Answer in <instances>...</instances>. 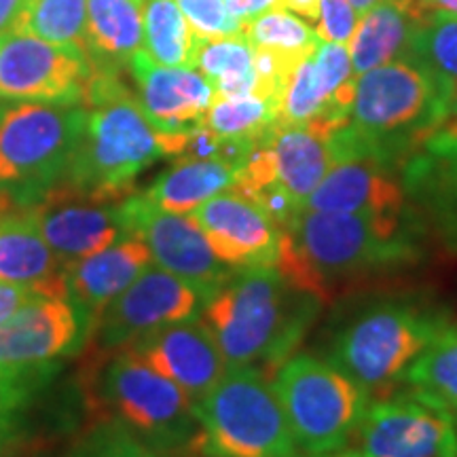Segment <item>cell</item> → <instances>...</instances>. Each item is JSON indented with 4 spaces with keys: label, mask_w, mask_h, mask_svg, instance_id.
Masks as SVG:
<instances>
[{
    "label": "cell",
    "mask_w": 457,
    "mask_h": 457,
    "mask_svg": "<svg viewBox=\"0 0 457 457\" xmlns=\"http://www.w3.org/2000/svg\"><path fill=\"white\" fill-rule=\"evenodd\" d=\"M85 119L64 180L51 193L119 202L131 182L163 157H179L185 136L153 128L138 96L119 74L91 72L83 96Z\"/></svg>",
    "instance_id": "cell-1"
},
{
    "label": "cell",
    "mask_w": 457,
    "mask_h": 457,
    "mask_svg": "<svg viewBox=\"0 0 457 457\" xmlns=\"http://www.w3.org/2000/svg\"><path fill=\"white\" fill-rule=\"evenodd\" d=\"M424 222L370 214L301 210L282 228L278 270L322 301L330 286L420 259Z\"/></svg>",
    "instance_id": "cell-2"
},
{
    "label": "cell",
    "mask_w": 457,
    "mask_h": 457,
    "mask_svg": "<svg viewBox=\"0 0 457 457\" xmlns=\"http://www.w3.org/2000/svg\"><path fill=\"white\" fill-rule=\"evenodd\" d=\"M451 111V91L409 57L373 68L358 74L350 123L333 134L337 157H375L403 168L447 125Z\"/></svg>",
    "instance_id": "cell-3"
},
{
    "label": "cell",
    "mask_w": 457,
    "mask_h": 457,
    "mask_svg": "<svg viewBox=\"0 0 457 457\" xmlns=\"http://www.w3.org/2000/svg\"><path fill=\"white\" fill-rule=\"evenodd\" d=\"M322 305L296 288L278 267L233 271L204 307V322L219 341L228 367L265 375L293 356Z\"/></svg>",
    "instance_id": "cell-4"
},
{
    "label": "cell",
    "mask_w": 457,
    "mask_h": 457,
    "mask_svg": "<svg viewBox=\"0 0 457 457\" xmlns=\"http://www.w3.org/2000/svg\"><path fill=\"white\" fill-rule=\"evenodd\" d=\"M83 119V104L0 102V197L11 208L41 204L64 180Z\"/></svg>",
    "instance_id": "cell-5"
},
{
    "label": "cell",
    "mask_w": 457,
    "mask_h": 457,
    "mask_svg": "<svg viewBox=\"0 0 457 457\" xmlns=\"http://www.w3.org/2000/svg\"><path fill=\"white\" fill-rule=\"evenodd\" d=\"M445 320L407 301H384L360 310L328 347V362L343 370L369 396L407 379L411 364L430 345Z\"/></svg>",
    "instance_id": "cell-6"
},
{
    "label": "cell",
    "mask_w": 457,
    "mask_h": 457,
    "mask_svg": "<svg viewBox=\"0 0 457 457\" xmlns=\"http://www.w3.org/2000/svg\"><path fill=\"white\" fill-rule=\"evenodd\" d=\"M204 457H301L278 394L262 370L228 367L195 403Z\"/></svg>",
    "instance_id": "cell-7"
},
{
    "label": "cell",
    "mask_w": 457,
    "mask_h": 457,
    "mask_svg": "<svg viewBox=\"0 0 457 457\" xmlns=\"http://www.w3.org/2000/svg\"><path fill=\"white\" fill-rule=\"evenodd\" d=\"M273 390L296 445L312 457L345 449L370 404L356 381L312 353L286 360L273 375Z\"/></svg>",
    "instance_id": "cell-8"
},
{
    "label": "cell",
    "mask_w": 457,
    "mask_h": 457,
    "mask_svg": "<svg viewBox=\"0 0 457 457\" xmlns=\"http://www.w3.org/2000/svg\"><path fill=\"white\" fill-rule=\"evenodd\" d=\"M102 398L121 426L165 455H202L195 403L134 352L121 350L102 375ZM204 457V455H202Z\"/></svg>",
    "instance_id": "cell-9"
},
{
    "label": "cell",
    "mask_w": 457,
    "mask_h": 457,
    "mask_svg": "<svg viewBox=\"0 0 457 457\" xmlns=\"http://www.w3.org/2000/svg\"><path fill=\"white\" fill-rule=\"evenodd\" d=\"M91 72L89 57L81 49L15 28L0 34V100L83 104Z\"/></svg>",
    "instance_id": "cell-10"
},
{
    "label": "cell",
    "mask_w": 457,
    "mask_h": 457,
    "mask_svg": "<svg viewBox=\"0 0 457 457\" xmlns=\"http://www.w3.org/2000/svg\"><path fill=\"white\" fill-rule=\"evenodd\" d=\"M210 295L155 262L148 265L96 324L104 350H123L153 330L202 318Z\"/></svg>",
    "instance_id": "cell-11"
},
{
    "label": "cell",
    "mask_w": 457,
    "mask_h": 457,
    "mask_svg": "<svg viewBox=\"0 0 457 457\" xmlns=\"http://www.w3.org/2000/svg\"><path fill=\"white\" fill-rule=\"evenodd\" d=\"M356 79L350 47L320 41L312 55L293 68L286 81L279 123L313 125L337 131L350 123Z\"/></svg>",
    "instance_id": "cell-12"
},
{
    "label": "cell",
    "mask_w": 457,
    "mask_h": 457,
    "mask_svg": "<svg viewBox=\"0 0 457 457\" xmlns=\"http://www.w3.org/2000/svg\"><path fill=\"white\" fill-rule=\"evenodd\" d=\"M123 204L134 233L145 239L157 267L187 279L210 296L233 273L214 254L191 214L168 212L145 195H128Z\"/></svg>",
    "instance_id": "cell-13"
},
{
    "label": "cell",
    "mask_w": 457,
    "mask_h": 457,
    "mask_svg": "<svg viewBox=\"0 0 457 457\" xmlns=\"http://www.w3.org/2000/svg\"><path fill=\"white\" fill-rule=\"evenodd\" d=\"M364 457H455L457 426L413 394L369 404L358 430Z\"/></svg>",
    "instance_id": "cell-14"
},
{
    "label": "cell",
    "mask_w": 457,
    "mask_h": 457,
    "mask_svg": "<svg viewBox=\"0 0 457 457\" xmlns=\"http://www.w3.org/2000/svg\"><path fill=\"white\" fill-rule=\"evenodd\" d=\"M38 231L66 267L136 236L123 202H98L49 193L28 208Z\"/></svg>",
    "instance_id": "cell-15"
},
{
    "label": "cell",
    "mask_w": 457,
    "mask_h": 457,
    "mask_svg": "<svg viewBox=\"0 0 457 457\" xmlns=\"http://www.w3.org/2000/svg\"><path fill=\"white\" fill-rule=\"evenodd\" d=\"M191 219L204 231L214 254L231 270L276 267L282 228L270 214L242 193H220L193 210Z\"/></svg>",
    "instance_id": "cell-16"
},
{
    "label": "cell",
    "mask_w": 457,
    "mask_h": 457,
    "mask_svg": "<svg viewBox=\"0 0 457 457\" xmlns=\"http://www.w3.org/2000/svg\"><path fill=\"white\" fill-rule=\"evenodd\" d=\"M94 322L68 299H34L0 324V364L60 362L81 352Z\"/></svg>",
    "instance_id": "cell-17"
},
{
    "label": "cell",
    "mask_w": 457,
    "mask_h": 457,
    "mask_svg": "<svg viewBox=\"0 0 457 457\" xmlns=\"http://www.w3.org/2000/svg\"><path fill=\"white\" fill-rule=\"evenodd\" d=\"M123 350L134 352L174 381L193 403L208 396L227 373L219 341L202 318L153 330Z\"/></svg>",
    "instance_id": "cell-18"
},
{
    "label": "cell",
    "mask_w": 457,
    "mask_h": 457,
    "mask_svg": "<svg viewBox=\"0 0 457 457\" xmlns=\"http://www.w3.org/2000/svg\"><path fill=\"white\" fill-rule=\"evenodd\" d=\"M303 210L407 219L417 214L403 182V168L375 157L343 159L320 182Z\"/></svg>",
    "instance_id": "cell-19"
},
{
    "label": "cell",
    "mask_w": 457,
    "mask_h": 457,
    "mask_svg": "<svg viewBox=\"0 0 457 457\" xmlns=\"http://www.w3.org/2000/svg\"><path fill=\"white\" fill-rule=\"evenodd\" d=\"M129 72L138 85V102L153 128L180 136L204 123L214 87L195 68L159 66L142 54L131 57Z\"/></svg>",
    "instance_id": "cell-20"
},
{
    "label": "cell",
    "mask_w": 457,
    "mask_h": 457,
    "mask_svg": "<svg viewBox=\"0 0 457 457\" xmlns=\"http://www.w3.org/2000/svg\"><path fill=\"white\" fill-rule=\"evenodd\" d=\"M403 182L421 222L457 248V128L438 129L403 165Z\"/></svg>",
    "instance_id": "cell-21"
},
{
    "label": "cell",
    "mask_w": 457,
    "mask_h": 457,
    "mask_svg": "<svg viewBox=\"0 0 457 457\" xmlns=\"http://www.w3.org/2000/svg\"><path fill=\"white\" fill-rule=\"evenodd\" d=\"M66 271L30 210L0 212V282L24 286L45 299H66Z\"/></svg>",
    "instance_id": "cell-22"
},
{
    "label": "cell",
    "mask_w": 457,
    "mask_h": 457,
    "mask_svg": "<svg viewBox=\"0 0 457 457\" xmlns=\"http://www.w3.org/2000/svg\"><path fill=\"white\" fill-rule=\"evenodd\" d=\"M153 265V256L145 239L131 236L123 242L74 262L66 271V299L87 313L96 324L111 303L128 286Z\"/></svg>",
    "instance_id": "cell-23"
},
{
    "label": "cell",
    "mask_w": 457,
    "mask_h": 457,
    "mask_svg": "<svg viewBox=\"0 0 457 457\" xmlns=\"http://www.w3.org/2000/svg\"><path fill=\"white\" fill-rule=\"evenodd\" d=\"M145 0H87L85 54L91 68L114 72L129 66L142 49Z\"/></svg>",
    "instance_id": "cell-24"
},
{
    "label": "cell",
    "mask_w": 457,
    "mask_h": 457,
    "mask_svg": "<svg viewBox=\"0 0 457 457\" xmlns=\"http://www.w3.org/2000/svg\"><path fill=\"white\" fill-rule=\"evenodd\" d=\"M239 170L222 159H176L142 195L168 212L191 214L208 199L236 188Z\"/></svg>",
    "instance_id": "cell-25"
},
{
    "label": "cell",
    "mask_w": 457,
    "mask_h": 457,
    "mask_svg": "<svg viewBox=\"0 0 457 457\" xmlns=\"http://www.w3.org/2000/svg\"><path fill=\"white\" fill-rule=\"evenodd\" d=\"M417 17L420 15L415 13L411 0H386L360 17L356 32L347 45L353 72L364 74L390 62L404 60Z\"/></svg>",
    "instance_id": "cell-26"
},
{
    "label": "cell",
    "mask_w": 457,
    "mask_h": 457,
    "mask_svg": "<svg viewBox=\"0 0 457 457\" xmlns=\"http://www.w3.org/2000/svg\"><path fill=\"white\" fill-rule=\"evenodd\" d=\"M411 394L447 413L457 426V324H445L411 364Z\"/></svg>",
    "instance_id": "cell-27"
},
{
    "label": "cell",
    "mask_w": 457,
    "mask_h": 457,
    "mask_svg": "<svg viewBox=\"0 0 457 457\" xmlns=\"http://www.w3.org/2000/svg\"><path fill=\"white\" fill-rule=\"evenodd\" d=\"M199 38L176 0H145L142 54L159 66L195 68Z\"/></svg>",
    "instance_id": "cell-28"
},
{
    "label": "cell",
    "mask_w": 457,
    "mask_h": 457,
    "mask_svg": "<svg viewBox=\"0 0 457 457\" xmlns=\"http://www.w3.org/2000/svg\"><path fill=\"white\" fill-rule=\"evenodd\" d=\"M195 68L208 79L219 98L259 96L254 49L245 41L244 32L199 43Z\"/></svg>",
    "instance_id": "cell-29"
},
{
    "label": "cell",
    "mask_w": 457,
    "mask_h": 457,
    "mask_svg": "<svg viewBox=\"0 0 457 457\" xmlns=\"http://www.w3.org/2000/svg\"><path fill=\"white\" fill-rule=\"evenodd\" d=\"M409 60L424 66L428 72L457 98V15L447 11H426L417 17L411 34Z\"/></svg>",
    "instance_id": "cell-30"
},
{
    "label": "cell",
    "mask_w": 457,
    "mask_h": 457,
    "mask_svg": "<svg viewBox=\"0 0 457 457\" xmlns=\"http://www.w3.org/2000/svg\"><path fill=\"white\" fill-rule=\"evenodd\" d=\"M57 369V362L0 364V451L17 441L32 400L49 386Z\"/></svg>",
    "instance_id": "cell-31"
},
{
    "label": "cell",
    "mask_w": 457,
    "mask_h": 457,
    "mask_svg": "<svg viewBox=\"0 0 457 457\" xmlns=\"http://www.w3.org/2000/svg\"><path fill=\"white\" fill-rule=\"evenodd\" d=\"M278 121L279 102L261 96H244V98L214 96L204 117L205 128L212 129L220 138L242 140L250 145H259Z\"/></svg>",
    "instance_id": "cell-32"
},
{
    "label": "cell",
    "mask_w": 457,
    "mask_h": 457,
    "mask_svg": "<svg viewBox=\"0 0 457 457\" xmlns=\"http://www.w3.org/2000/svg\"><path fill=\"white\" fill-rule=\"evenodd\" d=\"M87 0H26L11 28L85 51Z\"/></svg>",
    "instance_id": "cell-33"
},
{
    "label": "cell",
    "mask_w": 457,
    "mask_h": 457,
    "mask_svg": "<svg viewBox=\"0 0 457 457\" xmlns=\"http://www.w3.org/2000/svg\"><path fill=\"white\" fill-rule=\"evenodd\" d=\"M242 32L253 49L270 51L290 64H299L312 55L322 41L316 28L288 9H276L254 17L245 21Z\"/></svg>",
    "instance_id": "cell-34"
},
{
    "label": "cell",
    "mask_w": 457,
    "mask_h": 457,
    "mask_svg": "<svg viewBox=\"0 0 457 457\" xmlns=\"http://www.w3.org/2000/svg\"><path fill=\"white\" fill-rule=\"evenodd\" d=\"M68 457H170L142 443L134 432L119 424H102L83 438Z\"/></svg>",
    "instance_id": "cell-35"
},
{
    "label": "cell",
    "mask_w": 457,
    "mask_h": 457,
    "mask_svg": "<svg viewBox=\"0 0 457 457\" xmlns=\"http://www.w3.org/2000/svg\"><path fill=\"white\" fill-rule=\"evenodd\" d=\"M199 41L242 34L244 24L228 13L225 0H176Z\"/></svg>",
    "instance_id": "cell-36"
},
{
    "label": "cell",
    "mask_w": 457,
    "mask_h": 457,
    "mask_svg": "<svg viewBox=\"0 0 457 457\" xmlns=\"http://www.w3.org/2000/svg\"><path fill=\"white\" fill-rule=\"evenodd\" d=\"M360 17L350 0H320L318 17V37L322 41L350 45L353 32H356Z\"/></svg>",
    "instance_id": "cell-37"
},
{
    "label": "cell",
    "mask_w": 457,
    "mask_h": 457,
    "mask_svg": "<svg viewBox=\"0 0 457 457\" xmlns=\"http://www.w3.org/2000/svg\"><path fill=\"white\" fill-rule=\"evenodd\" d=\"M34 299H41L34 290L24 288V286L0 282V324L7 322L11 316H15L21 307ZM45 299V296H43Z\"/></svg>",
    "instance_id": "cell-38"
},
{
    "label": "cell",
    "mask_w": 457,
    "mask_h": 457,
    "mask_svg": "<svg viewBox=\"0 0 457 457\" xmlns=\"http://www.w3.org/2000/svg\"><path fill=\"white\" fill-rule=\"evenodd\" d=\"M225 3L228 13L242 21V24L262 13H270V11L284 9V0H225Z\"/></svg>",
    "instance_id": "cell-39"
},
{
    "label": "cell",
    "mask_w": 457,
    "mask_h": 457,
    "mask_svg": "<svg viewBox=\"0 0 457 457\" xmlns=\"http://www.w3.org/2000/svg\"><path fill=\"white\" fill-rule=\"evenodd\" d=\"M284 9L293 11V13L310 21H318L320 0H284Z\"/></svg>",
    "instance_id": "cell-40"
},
{
    "label": "cell",
    "mask_w": 457,
    "mask_h": 457,
    "mask_svg": "<svg viewBox=\"0 0 457 457\" xmlns=\"http://www.w3.org/2000/svg\"><path fill=\"white\" fill-rule=\"evenodd\" d=\"M417 15H424L426 11H447L457 15V0H411Z\"/></svg>",
    "instance_id": "cell-41"
},
{
    "label": "cell",
    "mask_w": 457,
    "mask_h": 457,
    "mask_svg": "<svg viewBox=\"0 0 457 457\" xmlns=\"http://www.w3.org/2000/svg\"><path fill=\"white\" fill-rule=\"evenodd\" d=\"M24 3L26 0H0V34L11 28Z\"/></svg>",
    "instance_id": "cell-42"
},
{
    "label": "cell",
    "mask_w": 457,
    "mask_h": 457,
    "mask_svg": "<svg viewBox=\"0 0 457 457\" xmlns=\"http://www.w3.org/2000/svg\"><path fill=\"white\" fill-rule=\"evenodd\" d=\"M381 3H386V0H350V4L353 7V11L358 13V17L367 15L370 9L377 7V4H381Z\"/></svg>",
    "instance_id": "cell-43"
},
{
    "label": "cell",
    "mask_w": 457,
    "mask_h": 457,
    "mask_svg": "<svg viewBox=\"0 0 457 457\" xmlns=\"http://www.w3.org/2000/svg\"><path fill=\"white\" fill-rule=\"evenodd\" d=\"M0 457H32V455L24 453V451H21V449H15V443H13V445H11V447H7L4 451H0Z\"/></svg>",
    "instance_id": "cell-44"
},
{
    "label": "cell",
    "mask_w": 457,
    "mask_h": 457,
    "mask_svg": "<svg viewBox=\"0 0 457 457\" xmlns=\"http://www.w3.org/2000/svg\"><path fill=\"white\" fill-rule=\"evenodd\" d=\"M313 457H364L360 451H335V453H327V455H313Z\"/></svg>",
    "instance_id": "cell-45"
},
{
    "label": "cell",
    "mask_w": 457,
    "mask_h": 457,
    "mask_svg": "<svg viewBox=\"0 0 457 457\" xmlns=\"http://www.w3.org/2000/svg\"><path fill=\"white\" fill-rule=\"evenodd\" d=\"M449 125H453V128H457V98L453 102V111H451V119L447 121Z\"/></svg>",
    "instance_id": "cell-46"
},
{
    "label": "cell",
    "mask_w": 457,
    "mask_h": 457,
    "mask_svg": "<svg viewBox=\"0 0 457 457\" xmlns=\"http://www.w3.org/2000/svg\"><path fill=\"white\" fill-rule=\"evenodd\" d=\"M4 210H11V205H9L7 202H4L3 197H0V212H4Z\"/></svg>",
    "instance_id": "cell-47"
},
{
    "label": "cell",
    "mask_w": 457,
    "mask_h": 457,
    "mask_svg": "<svg viewBox=\"0 0 457 457\" xmlns=\"http://www.w3.org/2000/svg\"><path fill=\"white\" fill-rule=\"evenodd\" d=\"M455 457H457V455H455Z\"/></svg>",
    "instance_id": "cell-48"
}]
</instances>
